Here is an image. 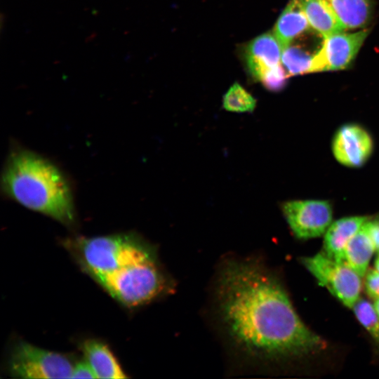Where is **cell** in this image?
Masks as SVG:
<instances>
[{
	"label": "cell",
	"mask_w": 379,
	"mask_h": 379,
	"mask_svg": "<svg viewBox=\"0 0 379 379\" xmlns=\"http://www.w3.org/2000/svg\"><path fill=\"white\" fill-rule=\"evenodd\" d=\"M220 323L231 345L258 363L322 349L278 281L258 262L232 260L216 284Z\"/></svg>",
	"instance_id": "obj_1"
},
{
	"label": "cell",
	"mask_w": 379,
	"mask_h": 379,
	"mask_svg": "<svg viewBox=\"0 0 379 379\" xmlns=\"http://www.w3.org/2000/svg\"><path fill=\"white\" fill-rule=\"evenodd\" d=\"M3 193L21 206L70 226L76 214L72 188L51 161L28 149L13 147L4 166Z\"/></svg>",
	"instance_id": "obj_2"
},
{
	"label": "cell",
	"mask_w": 379,
	"mask_h": 379,
	"mask_svg": "<svg viewBox=\"0 0 379 379\" xmlns=\"http://www.w3.org/2000/svg\"><path fill=\"white\" fill-rule=\"evenodd\" d=\"M67 246L98 283L126 265L156 255L149 244L131 233L77 237Z\"/></svg>",
	"instance_id": "obj_3"
},
{
	"label": "cell",
	"mask_w": 379,
	"mask_h": 379,
	"mask_svg": "<svg viewBox=\"0 0 379 379\" xmlns=\"http://www.w3.org/2000/svg\"><path fill=\"white\" fill-rule=\"evenodd\" d=\"M98 283L114 299L129 307L154 300L169 287L156 255L126 265Z\"/></svg>",
	"instance_id": "obj_4"
},
{
	"label": "cell",
	"mask_w": 379,
	"mask_h": 379,
	"mask_svg": "<svg viewBox=\"0 0 379 379\" xmlns=\"http://www.w3.org/2000/svg\"><path fill=\"white\" fill-rule=\"evenodd\" d=\"M74 364L68 357L20 341L8 362L11 375L20 378H71Z\"/></svg>",
	"instance_id": "obj_5"
},
{
	"label": "cell",
	"mask_w": 379,
	"mask_h": 379,
	"mask_svg": "<svg viewBox=\"0 0 379 379\" xmlns=\"http://www.w3.org/2000/svg\"><path fill=\"white\" fill-rule=\"evenodd\" d=\"M302 262L321 286L346 307H353L361 293V277L345 261H338L325 253H319L304 258Z\"/></svg>",
	"instance_id": "obj_6"
},
{
	"label": "cell",
	"mask_w": 379,
	"mask_h": 379,
	"mask_svg": "<svg viewBox=\"0 0 379 379\" xmlns=\"http://www.w3.org/2000/svg\"><path fill=\"white\" fill-rule=\"evenodd\" d=\"M370 31L366 28L355 32L341 31L324 38L321 48L314 54L311 72L349 68Z\"/></svg>",
	"instance_id": "obj_7"
},
{
	"label": "cell",
	"mask_w": 379,
	"mask_h": 379,
	"mask_svg": "<svg viewBox=\"0 0 379 379\" xmlns=\"http://www.w3.org/2000/svg\"><path fill=\"white\" fill-rule=\"evenodd\" d=\"M281 209L291 231L298 239L321 236L332 220V208L327 201H288L282 204Z\"/></svg>",
	"instance_id": "obj_8"
},
{
	"label": "cell",
	"mask_w": 379,
	"mask_h": 379,
	"mask_svg": "<svg viewBox=\"0 0 379 379\" xmlns=\"http://www.w3.org/2000/svg\"><path fill=\"white\" fill-rule=\"evenodd\" d=\"M373 141L368 133L359 125L349 124L341 126L334 135L332 151L340 164L359 167L369 158Z\"/></svg>",
	"instance_id": "obj_9"
},
{
	"label": "cell",
	"mask_w": 379,
	"mask_h": 379,
	"mask_svg": "<svg viewBox=\"0 0 379 379\" xmlns=\"http://www.w3.org/2000/svg\"><path fill=\"white\" fill-rule=\"evenodd\" d=\"M283 48L274 34H262L250 41L244 59L251 75L260 81L264 74L281 63Z\"/></svg>",
	"instance_id": "obj_10"
},
{
	"label": "cell",
	"mask_w": 379,
	"mask_h": 379,
	"mask_svg": "<svg viewBox=\"0 0 379 379\" xmlns=\"http://www.w3.org/2000/svg\"><path fill=\"white\" fill-rule=\"evenodd\" d=\"M81 350L96 378H127L111 350L104 343L94 339L86 340L81 344Z\"/></svg>",
	"instance_id": "obj_11"
},
{
	"label": "cell",
	"mask_w": 379,
	"mask_h": 379,
	"mask_svg": "<svg viewBox=\"0 0 379 379\" xmlns=\"http://www.w3.org/2000/svg\"><path fill=\"white\" fill-rule=\"evenodd\" d=\"M344 29H364L371 22L374 0H323Z\"/></svg>",
	"instance_id": "obj_12"
},
{
	"label": "cell",
	"mask_w": 379,
	"mask_h": 379,
	"mask_svg": "<svg viewBox=\"0 0 379 379\" xmlns=\"http://www.w3.org/2000/svg\"><path fill=\"white\" fill-rule=\"evenodd\" d=\"M366 220L365 217H346L330 225L325 234L324 253L335 260L344 261V252L347 244Z\"/></svg>",
	"instance_id": "obj_13"
},
{
	"label": "cell",
	"mask_w": 379,
	"mask_h": 379,
	"mask_svg": "<svg viewBox=\"0 0 379 379\" xmlns=\"http://www.w3.org/2000/svg\"><path fill=\"white\" fill-rule=\"evenodd\" d=\"M310 27L300 0H291L276 22L274 34L284 49Z\"/></svg>",
	"instance_id": "obj_14"
},
{
	"label": "cell",
	"mask_w": 379,
	"mask_h": 379,
	"mask_svg": "<svg viewBox=\"0 0 379 379\" xmlns=\"http://www.w3.org/2000/svg\"><path fill=\"white\" fill-rule=\"evenodd\" d=\"M375 251V246L364 223L347 244L344 261L359 276L364 277Z\"/></svg>",
	"instance_id": "obj_15"
},
{
	"label": "cell",
	"mask_w": 379,
	"mask_h": 379,
	"mask_svg": "<svg viewBox=\"0 0 379 379\" xmlns=\"http://www.w3.org/2000/svg\"><path fill=\"white\" fill-rule=\"evenodd\" d=\"M300 2L310 27L323 39L345 30L323 0H300Z\"/></svg>",
	"instance_id": "obj_16"
},
{
	"label": "cell",
	"mask_w": 379,
	"mask_h": 379,
	"mask_svg": "<svg viewBox=\"0 0 379 379\" xmlns=\"http://www.w3.org/2000/svg\"><path fill=\"white\" fill-rule=\"evenodd\" d=\"M313 56L302 48L290 44L283 49L281 64L289 77L311 73Z\"/></svg>",
	"instance_id": "obj_17"
},
{
	"label": "cell",
	"mask_w": 379,
	"mask_h": 379,
	"mask_svg": "<svg viewBox=\"0 0 379 379\" xmlns=\"http://www.w3.org/2000/svg\"><path fill=\"white\" fill-rule=\"evenodd\" d=\"M225 109L234 112H252L256 106V100L239 83L232 85L222 99Z\"/></svg>",
	"instance_id": "obj_18"
},
{
	"label": "cell",
	"mask_w": 379,
	"mask_h": 379,
	"mask_svg": "<svg viewBox=\"0 0 379 379\" xmlns=\"http://www.w3.org/2000/svg\"><path fill=\"white\" fill-rule=\"evenodd\" d=\"M357 319L379 343V317L373 305L364 299H359L352 307Z\"/></svg>",
	"instance_id": "obj_19"
},
{
	"label": "cell",
	"mask_w": 379,
	"mask_h": 379,
	"mask_svg": "<svg viewBox=\"0 0 379 379\" xmlns=\"http://www.w3.org/2000/svg\"><path fill=\"white\" fill-rule=\"evenodd\" d=\"M288 77L286 70L281 63L267 72L260 82L267 90L277 92L282 90L286 86Z\"/></svg>",
	"instance_id": "obj_20"
},
{
	"label": "cell",
	"mask_w": 379,
	"mask_h": 379,
	"mask_svg": "<svg viewBox=\"0 0 379 379\" xmlns=\"http://www.w3.org/2000/svg\"><path fill=\"white\" fill-rule=\"evenodd\" d=\"M366 291L368 295L374 298H379V272L371 270L366 274L365 280Z\"/></svg>",
	"instance_id": "obj_21"
},
{
	"label": "cell",
	"mask_w": 379,
	"mask_h": 379,
	"mask_svg": "<svg viewBox=\"0 0 379 379\" xmlns=\"http://www.w3.org/2000/svg\"><path fill=\"white\" fill-rule=\"evenodd\" d=\"M71 378H96L85 359L74 364Z\"/></svg>",
	"instance_id": "obj_22"
},
{
	"label": "cell",
	"mask_w": 379,
	"mask_h": 379,
	"mask_svg": "<svg viewBox=\"0 0 379 379\" xmlns=\"http://www.w3.org/2000/svg\"><path fill=\"white\" fill-rule=\"evenodd\" d=\"M365 226L373 243L375 251L379 252V222H366Z\"/></svg>",
	"instance_id": "obj_23"
},
{
	"label": "cell",
	"mask_w": 379,
	"mask_h": 379,
	"mask_svg": "<svg viewBox=\"0 0 379 379\" xmlns=\"http://www.w3.org/2000/svg\"><path fill=\"white\" fill-rule=\"evenodd\" d=\"M373 307L375 308V312H377L378 317H379V298L375 299V302L373 303Z\"/></svg>",
	"instance_id": "obj_24"
},
{
	"label": "cell",
	"mask_w": 379,
	"mask_h": 379,
	"mask_svg": "<svg viewBox=\"0 0 379 379\" xmlns=\"http://www.w3.org/2000/svg\"><path fill=\"white\" fill-rule=\"evenodd\" d=\"M375 270L379 272V254L375 262Z\"/></svg>",
	"instance_id": "obj_25"
}]
</instances>
